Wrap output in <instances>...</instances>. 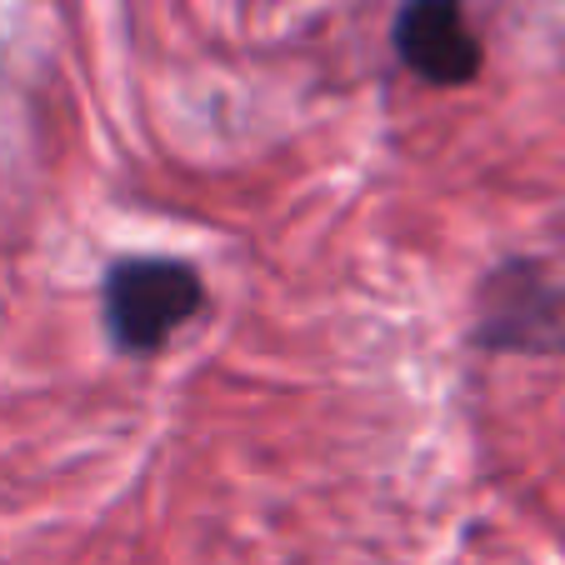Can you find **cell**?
<instances>
[{"label": "cell", "mask_w": 565, "mask_h": 565, "mask_svg": "<svg viewBox=\"0 0 565 565\" xmlns=\"http://www.w3.org/2000/svg\"><path fill=\"white\" fill-rule=\"evenodd\" d=\"M201 310V280L181 260H126L106 280V320L126 351H156Z\"/></svg>", "instance_id": "6da1fadb"}, {"label": "cell", "mask_w": 565, "mask_h": 565, "mask_svg": "<svg viewBox=\"0 0 565 565\" xmlns=\"http://www.w3.org/2000/svg\"><path fill=\"white\" fill-rule=\"evenodd\" d=\"M395 45L430 86H466L480 71V41L460 0H411L395 21Z\"/></svg>", "instance_id": "7a4b0ae2"}]
</instances>
